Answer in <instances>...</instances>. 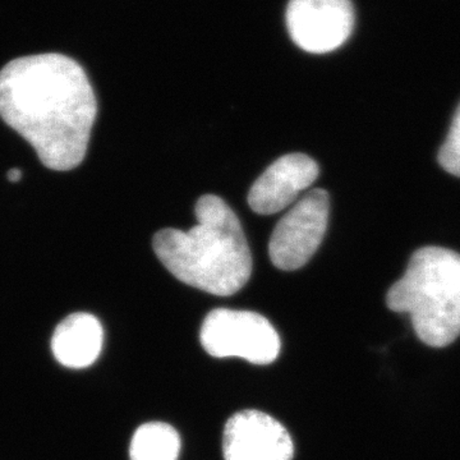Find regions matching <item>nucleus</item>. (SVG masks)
Instances as JSON below:
<instances>
[{"label":"nucleus","instance_id":"1","mask_svg":"<svg viewBox=\"0 0 460 460\" xmlns=\"http://www.w3.org/2000/svg\"><path fill=\"white\" fill-rule=\"evenodd\" d=\"M98 102L83 66L62 54L17 58L0 71V117L47 168L83 163Z\"/></svg>","mask_w":460,"mask_h":460},{"label":"nucleus","instance_id":"2","mask_svg":"<svg viewBox=\"0 0 460 460\" xmlns=\"http://www.w3.org/2000/svg\"><path fill=\"white\" fill-rule=\"evenodd\" d=\"M195 213L198 223L189 232H157L154 251L178 280L208 295H235L252 274V255L241 222L215 195L202 196Z\"/></svg>","mask_w":460,"mask_h":460},{"label":"nucleus","instance_id":"3","mask_svg":"<svg viewBox=\"0 0 460 460\" xmlns=\"http://www.w3.org/2000/svg\"><path fill=\"white\" fill-rule=\"evenodd\" d=\"M387 307L410 314L414 332L429 347L460 337V255L441 247L416 251L401 280L390 288Z\"/></svg>","mask_w":460,"mask_h":460},{"label":"nucleus","instance_id":"4","mask_svg":"<svg viewBox=\"0 0 460 460\" xmlns=\"http://www.w3.org/2000/svg\"><path fill=\"white\" fill-rule=\"evenodd\" d=\"M202 347L217 358L237 357L253 365H270L280 353V338L268 319L251 311L217 308L206 316Z\"/></svg>","mask_w":460,"mask_h":460},{"label":"nucleus","instance_id":"5","mask_svg":"<svg viewBox=\"0 0 460 460\" xmlns=\"http://www.w3.org/2000/svg\"><path fill=\"white\" fill-rule=\"evenodd\" d=\"M328 222V192L320 189L311 190L275 226L269 242L272 265L284 271L305 266L319 250Z\"/></svg>","mask_w":460,"mask_h":460},{"label":"nucleus","instance_id":"6","mask_svg":"<svg viewBox=\"0 0 460 460\" xmlns=\"http://www.w3.org/2000/svg\"><path fill=\"white\" fill-rule=\"evenodd\" d=\"M290 38L308 53H329L349 39L354 26L350 0H290L287 9Z\"/></svg>","mask_w":460,"mask_h":460},{"label":"nucleus","instance_id":"7","mask_svg":"<svg viewBox=\"0 0 460 460\" xmlns=\"http://www.w3.org/2000/svg\"><path fill=\"white\" fill-rule=\"evenodd\" d=\"M226 460H292L295 445L287 429L260 411H242L224 429Z\"/></svg>","mask_w":460,"mask_h":460},{"label":"nucleus","instance_id":"8","mask_svg":"<svg viewBox=\"0 0 460 460\" xmlns=\"http://www.w3.org/2000/svg\"><path fill=\"white\" fill-rule=\"evenodd\" d=\"M319 177V165L305 154H288L272 163L248 192V205L255 213H280L298 199Z\"/></svg>","mask_w":460,"mask_h":460},{"label":"nucleus","instance_id":"9","mask_svg":"<svg viewBox=\"0 0 460 460\" xmlns=\"http://www.w3.org/2000/svg\"><path fill=\"white\" fill-rule=\"evenodd\" d=\"M104 332L90 314H69L54 332L51 349L60 365L69 368L89 367L102 353Z\"/></svg>","mask_w":460,"mask_h":460},{"label":"nucleus","instance_id":"10","mask_svg":"<svg viewBox=\"0 0 460 460\" xmlns=\"http://www.w3.org/2000/svg\"><path fill=\"white\" fill-rule=\"evenodd\" d=\"M181 438L168 423L150 422L140 426L129 447L131 460H178Z\"/></svg>","mask_w":460,"mask_h":460},{"label":"nucleus","instance_id":"11","mask_svg":"<svg viewBox=\"0 0 460 460\" xmlns=\"http://www.w3.org/2000/svg\"><path fill=\"white\" fill-rule=\"evenodd\" d=\"M438 163L444 171L460 178V104L454 115L447 140L438 151Z\"/></svg>","mask_w":460,"mask_h":460},{"label":"nucleus","instance_id":"12","mask_svg":"<svg viewBox=\"0 0 460 460\" xmlns=\"http://www.w3.org/2000/svg\"><path fill=\"white\" fill-rule=\"evenodd\" d=\"M8 180L11 181H21V178H22V172L20 171V169H11V171L8 172Z\"/></svg>","mask_w":460,"mask_h":460}]
</instances>
